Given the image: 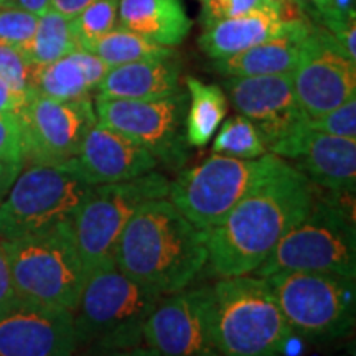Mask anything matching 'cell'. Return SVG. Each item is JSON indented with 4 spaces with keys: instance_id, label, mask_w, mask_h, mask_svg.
I'll use <instances>...</instances> for the list:
<instances>
[{
    "instance_id": "6da1fadb",
    "label": "cell",
    "mask_w": 356,
    "mask_h": 356,
    "mask_svg": "<svg viewBox=\"0 0 356 356\" xmlns=\"http://www.w3.org/2000/svg\"><path fill=\"white\" fill-rule=\"evenodd\" d=\"M317 190L286 162L207 233L208 264L220 277L254 274L310 211Z\"/></svg>"
},
{
    "instance_id": "7a4b0ae2",
    "label": "cell",
    "mask_w": 356,
    "mask_h": 356,
    "mask_svg": "<svg viewBox=\"0 0 356 356\" xmlns=\"http://www.w3.org/2000/svg\"><path fill=\"white\" fill-rule=\"evenodd\" d=\"M114 262L137 284L168 296L184 291L208 264L207 233L167 198L142 207L119 238Z\"/></svg>"
},
{
    "instance_id": "3957f363",
    "label": "cell",
    "mask_w": 356,
    "mask_h": 356,
    "mask_svg": "<svg viewBox=\"0 0 356 356\" xmlns=\"http://www.w3.org/2000/svg\"><path fill=\"white\" fill-rule=\"evenodd\" d=\"M163 296L108 262L88 274L73 310L76 351L121 350L144 343V325Z\"/></svg>"
},
{
    "instance_id": "277c9868",
    "label": "cell",
    "mask_w": 356,
    "mask_h": 356,
    "mask_svg": "<svg viewBox=\"0 0 356 356\" xmlns=\"http://www.w3.org/2000/svg\"><path fill=\"white\" fill-rule=\"evenodd\" d=\"M211 328L220 356H286L293 332L264 277H221L211 286Z\"/></svg>"
},
{
    "instance_id": "5b68a950",
    "label": "cell",
    "mask_w": 356,
    "mask_h": 356,
    "mask_svg": "<svg viewBox=\"0 0 356 356\" xmlns=\"http://www.w3.org/2000/svg\"><path fill=\"white\" fill-rule=\"evenodd\" d=\"M345 195L327 198L315 195L310 211L292 228L256 270L257 277L307 270L356 279V228L353 207L341 202Z\"/></svg>"
},
{
    "instance_id": "8992f818",
    "label": "cell",
    "mask_w": 356,
    "mask_h": 356,
    "mask_svg": "<svg viewBox=\"0 0 356 356\" xmlns=\"http://www.w3.org/2000/svg\"><path fill=\"white\" fill-rule=\"evenodd\" d=\"M284 163L273 152L251 160L213 154L170 181L167 198L195 228L208 233Z\"/></svg>"
},
{
    "instance_id": "52a82bcc",
    "label": "cell",
    "mask_w": 356,
    "mask_h": 356,
    "mask_svg": "<svg viewBox=\"0 0 356 356\" xmlns=\"http://www.w3.org/2000/svg\"><path fill=\"white\" fill-rule=\"evenodd\" d=\"M3 246L17 297L71 312L76 309L88 274L71 222L3 241Z\"/></svg>"
},
{
    "instance_id": "ba28073f",
    "label": "cell",
    "mask_w": 356,
    "mask_h": 356,
    "mask_svg": "<svg viewBox=\"0 0 356 356\" xmlns=\"http://www.w3.org/2000/svg\"><path fill=\"white\" fill-rule=\"evenodd\" d=\"M264 279L293 335L322 343L346 337L353 330L355 279L307 270H282Z\"/></svg>"
},
{
    "instance_id": "9c48e42d",
    "label": "cell",
    "mask_w": 356,
    "mask_h": 356,
    "mask_svg": "<svg viewBox=\"0 0 356 356\" xmlns=\"http://www.w3.org/2000/svg\"><path fill=\"white\" fill-rule=\"evenodd\" d=\"M89 190L66 163H30L0 202V239L10 241L71 222Z\"/></svg>"
},
{
    "instance_id": "30bf717a",
    "label": "cell",
    "mask_w": 356,
    "mask_h": 356,
    "mask_svg": "<svg viewBox=\"0 0 356 356\" xmlns=\"http://www.w3.org/2000/svg\"><path fill=\"white\" fill-rule=\"evenodd\" d=\"M170 181L159 172L118 184L95 185L71 220L74 243L86 274L108 262L132 216L155 200L167 198Z\"/></svg>"
},
{
    "instance_id": "8fae6325",
    "label": "cell",
    "mask_w": 356,
    "mask_h": 356,
    "mask_svg": "<svg viewBox=\"0 0 356 356\" xmlns=\"http://www.w3.org/2000/svg\"><path fill=\"white\" fill-rule=\"evenodd\" d=\"M188 95L184 91L160 99L96 97L97 122L114 129L144 147L168 167H181L188 159L185 114Z\"/></svg>"
},
{
    "instance_id": "7c38bea8",
    "label": "cell",
    "mask_w": 356,
    "mask_h": 356,
    "mask_svg": "<svg viewBox=\"0 0 356 356\" xmlns=\"http://www.w3.org/2000/svg\"><path fill=\"white\" fill-rule=\"evenodd\" d=\"M25 162L61 163L78 154L84 137L97 122L89 97L58 101L32 95L19 113Z\"/></svg>"
},
{
    "instance_id": "4fadbf2b",
    "label": "cell",
    "mask_w": 356,
    "mask_h": 356,
    "mask_svg": "<svg viewBox=\"0 0 356 356\" xmlns=\"http://www.w3.org/2000/svg\"><path fill=\"white\" fill-rule=\"evenodd\" d=\"M291 78L307 118H318L356 97V63L327 29L312 26Z\"/></svg>"
},
{
    "instance_id": "5bb4252c",
    "label": "cell",
    "mask_w": 356,
    "mask_h": 356,
    "mask_svg": "<svg viewBox=\"0 0 356 356\" xmlns=\"http://www.w3.org/2000/svg\"><path fill=\"white\" fill-rule=\"evenodd\" d=\"M144 343L159 356H220L211 328V286L162 297L145 320Z\"/></svg>"
},
{
    "instance_id": "9a60e30c",
    "label": "cell",
    "mask_w": 356,
    "mask_h": 356,
    "mask_svg": "<svg viewBox=\"0 0 356 356\" xmlns=\"http://www.w3.org/2000/svg\"><path fill=\"white\" fill-rule=\"evenodd\" d=\"M73 312L15 297L0 307V356H74Z\"/></svg>"
},
{
    "instance_id": "2e32d148",
    "label": "cell",
    "mask_w": 356,
    "mask_h": 356,
    "mask_svg": "<svg viewBox=\"0 0 356 356\" xmlns=\"http://www.w3.org/2000/svg\"><path fill=\"white\" fill-rule=\"evenodd\" d=\"M225 88L234 109L261 132L267 149L304 126L307 114L296 97L291 73L228 78Z\"/></svg>"
},
{
    "instance_id": "e0dca14e",
    "label": "cell",
    "mask_w": 356,
    "mask_h": 356,
    "mask_svg": "<svg viewBox=\"0 0 356 356\" xmlns=\"http://www.w3.org/2000/svg\"><path fill=\"white\" fill-rule=\"evenodd\" d=\"M307 121V119H305ZM270 152L330 193H355L356 139L328 136L304 126L270 147Z\"/></svg>"
},
{
    "instance_id": "ac0fdd59",
    "label": "cell",
    "mask_w": 356,
    "mask_h": 356,
    "mask_svg": "<svg viewBox=\"0 0 356 356\" xmlns=\"http://www.w3.org/2000/svg\"><path fill=\"white\" fill-rule=\"evenodd\" d=\"M89 186L127 181L155 170L159 160L114 129L96 122L78 154L65 162Z\"/></svg>"
},
{
    "instance_id": "d6986e66",
    "label": "cell",
    "mask_w": 356,
    "mask_h": 356,
    "mask_svg": "<svg viewBox=\"0 0 356 356\" xmlns=\"http://www.w3.org/2000/svg\"><path fill=\"white\" fill-rule=\"evenodd\" d=\"M310 20L289 24L277 37L262 42L238 55L215 60V70L226 78L289 74L299 61L302 44L312 30Z\"/></svg>"
},
{
    "instance_id": "ffe728a7",
    "label": "cell",
    "mask_w": 356,
    "mask_h": 356,
    "mask_svg": "<svg viewBox=\"0 0 356 356\" xmlns=\"http://www.w3.org/2000/svg\"><path fill=\"white\" fill-rule=\"evenodd\" d=\"M97 96L111 99H160L180 92L177 56L113 66L97 86Z\"/></svg>"
},
{
    "instance_id": "44dd1931",
    "label": "cell",
    "mask_w": 356,
    "mask_h": 356,
    "mask_svg": "<svg viewBox=\"0 0 356 356\" xmlns=\"http://www.w3.org/2000/svg\"><path fill=\"white\" fill-rule=\"evenodd\" d=\"M108 70L109 66L95 53L78 48L53 63L33 66L32 92L58 101L89 97Z\"/></svg>"
},
{
    "instance_id": "7402d4cb",
    "label": "cell",
    "mask_w": 356,
    "mask_h": 356,
    "mask_svg": "<svg viewBox=\"0 0 356 356\" xmlns=\"http://www.w3.org/2000/svg\"><path fill=\"white\" fill-rule=\"evenodd\" d=\"M287 25L280 22L275 8L266 3L262 8L243 17L226 19L207 26L204 33L198 38V44L211 60H222L277 37Z\"/></svg>"
},
{
    "instance_id": "603a6c76",
    "label": "cell",
    "mask_w": 356,
    "mask_h": 356,
    "mask_svg": "<svg viewBox=\"0 0 356 356\" xmlns=\"http://www.w3.org/2000/svg\"><path fill=\"white\" fill-rule=\"evenodd\" d=\"M118 26L173 48L188 37L191 20L180 0H119Z\"/></svg>"
},
{
    "instance_id": "cb8c5ba5",
    "label": "cell",
    "mask_w": 356,
    "mask_h": 356,
    "mask_svg": "<svg viewBox=\"0 0 356 356\" xmlns=\"http://www.w3.org/2000/svg\"><path fill=\"white\" fill-rule=\"evenodd\" d=\"M190 104L185 114V139L190 147H204L216 136L228 113V96L216 84L185 78Z\"/></svg>"
},
{
    "instance_id": "d4e9b609",
    "label": "cell",
    "mask_w": 356,
    "mask_h": 356,
    "mask_svg": "<svg viewBox=\"0 0 356 356\" xmlns=\"http://www.w3.org/2000/svg\"><path fill=\"white\" fill-rule=\"evenodd\" d=\"M76 38L71 30V20L53 8L38 15V24L32 40L22 48L29 63L43 66L78 50Z\"/></svg>"
},
{
    "instance_id": "484cf974",
    "label": "cell",
    "mask_w": 356,
    "mask_h": 356,
    "mask_svg": "<svg viewBox=\"0 0 356 356\" xmlns=\"http://www.w3.org/2000/svg\"><path fill=\"white\" fill-rule=\"evenodd\" d=\"M88 51L95 53L109 68L134 63V61L177 56L173 48L150 42L131 30L121 29V26H115L114 30L101 37L88 48Z\"/></svg>"
},
{
    "instance_id": "4316f807",
    "label": "cell",
    "mask_w": 356,
    "mask_h": 356,
    "mask_svg": "<svg viewBox=\"0 0 356 356\" xmlns=\"http://www.w3.org/2000/svg\"><path fill=\"white\" fill-rule=\"evenodd\" d=\"M213 154L251 160L267 154V145L254 124L238 114L222 124L213 142Z\"/></svg>"
},
{
    "instance_id": "83f0119b",
    "label": "cell",
    "mask_w": 356,
    "mask_h": 356,
    "mask_svg": "<svg viewBox=\"0 0 356 356\" xmlns=\"http://www.w3.org/2000/svg\"><path fill=\"white\" fill-rule=\"evenodd\" d=\"M119 0H96L74 19H71V30L79 48L88 50L111 30L118 26Z\"/></svg>"
},
{
    "instance_id": "f1b7e54d",
    "label": "cell",
    "mask_w": 356,
    "mask_h": 356,
    "mask_svg": "<svg viewBox=\"0 0 356 356\" xmlns=\"http://www.w3.org/2000/svg\"><path fill=\"white\" fill-rule=\"evenodd\" d=\"M38 24V15L22 8L0 6V43L22 50L30 42Z\"/></svg>"
},
{
    "instance_id": "f546056e",
    "label": "cell",
    "mask_w": 356,
    "mask_h": 356,
    "mask_svg": "<svg viewBox=\"0 0 356 356\" xmlns=\"http://www.w3.org/2000/svg\"><path fill=\"white\" fill-rule=\"evenodd\" d=\"M305 127L328 136L356 139V97L318 118H307Z\"/></svg>"
},
{
    "instance_id": "4dcf8cb0",
    "label": "cell",
    "mask_w": 356,
    "mask_h": 356,
    "mask_svg": "<svg viewBox=\"0 0 356 356\" xmlns=\"http://www.w3.org/2000/svg\"><path fill=\"white\" fill-rule=\"evenodd\" d=\"M32 71L24 53L10 44L0 43V78L20 91L32 92Z\"/></svg>"
},
{
    "instance_id": "1f68e13d",
    "label": "cell",
    "mask_w": 356,
    "mask_h": 356,
    "mask_svg": "<svg viewBox=\"0 0 356 356\" xmlns=\"http://www.w3.org/2000/svg\"><path fill=\"white\" fill-rule=\"evenodd\" d=\"M0 160L25 165L24 134L17 113H0Z\"/></svg>"
},
{
    "instance_id": "d6a6232c",
    "label": "cell",
    "mask_w": 356,
    "mask_h": 356,
    "mask_svg": "<svg viewBox=\"0 0 356 356\" xmlns=\"http://www.w3.org/2000/svg\"><path fill=\"white\" fill-rule=\"evenodd\" d=\"M202 22L210 26L218 22L243 17L266 6V0H202Z\"/></svg>"
},
{
    "instance_id": "836d02e7",
    "label": "cell",
    "mask_w": 356,
    "mask_h": 356,
    "mask_svg": "<svg viewBox=\"0 0 356 356\" xmlns=\"http://www.w3.org/2000/svg\"><path fill=\"white\" fill-rule=\"evenodd\" d=\"M33 92H25L13 88L0 78V113H19Z\"/></svg>"
},
{
    "instance_id": "e575fe53",
    "label": "cell",
    "mask_w": 356,
    "mask_h": 356,
    "mask_svg": "<svg viewBox=\"0 0 356 356\" xmlns=\"http://www.w3.org/2000/svg\"><path fill=\"white\" fill-rule=\"evenodd\" d=\"M17 293L13 289L12 274H10V264H8V257L3 241L0 239V307L6 305L7 302L15 299Z\"/></svg>"
},
{
    "instance_id": "d590c367",
    "label": "cell",
    "mask_w": 356,
    "mask_h": 356,
    "mask_svg": "<svg viewBox=\"0 0 356 356\" xmlns=\"http://www.w3.org/2000/svg\"><path fill=\"white\" fill-rule=\"evenodd\" d=\"M74 356H159L157 351L145 343L129 346L121 350H102V351H76Z\"/></svg>"
},
{
    "instance_id": "8d00e7d4",
    "label": "cell",
    "mask_w": 356,
    "mask_h": 356,
    "mask_svg": "<svg viewBox=\"0 0 356 356\" xmlns=\"http://www.w3.org/2000/svg\"><path fill=\"white\" fill-rule=\"evenodd\" d=\"M92 2H96V0H50V8L71 20L88 6H91Z\"/></svg>"
},
{
    "instance_id": "74e56055",
    "label": "cell",
    "mask_w": 356,
    "mask_h": 356,
    "mask_svg": "<svg viewBox=\"0 0 356 356\" xmlns=\"http://www.w3.org/2000/svg\"><path fill=\"white\" fill-rule=\"evenodd\" d=\"M24 165H15V163L2 162L0 160V202L6 197L8 188H10L17 175H19Z\"/></svg>"
},
{
    "instance_id": "f35d334b",
    "label": "cell",
    "mask_w": 356,
    "mask_h": 356,
    "mask_svg": "<svg viewBox=\"0 0 356 356\" xmlns=\"http://www.w3.org/2000/svg\"><path fill=\"white\" fill-rule=\"evenodd\" d=\"M0 6L22 8V10L32 12L35 15H42L44 10L50 8V0H0Z\"/></svg>"
},
{
    "instance_id": "ab89813d",
    "label": "cell",
    "mask_w": 356,
    "mask_h": 356,
    "mask_svg": "<svg viewBox=\"0 0 356 356\" xmlns=\"http://www.w3.org/2000/svg\"><path fill=\"white\" fill-rule=\"evenodd\" d=\"M314 3V7L317 8L320 15L325 22V26H330L333 22V12H332V0H310Z\"/></svg>"
}]
</instances>
